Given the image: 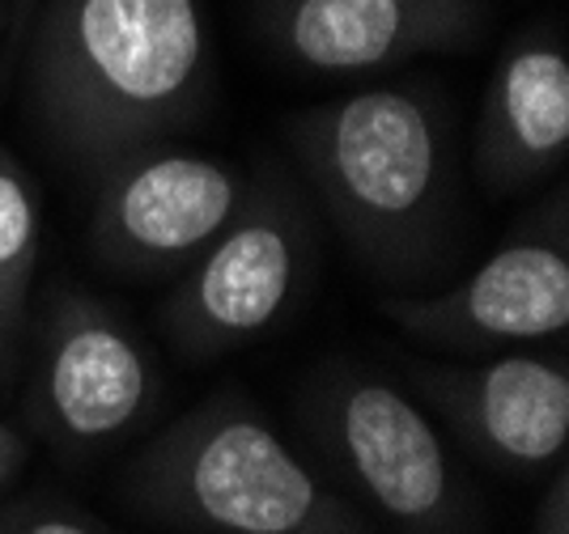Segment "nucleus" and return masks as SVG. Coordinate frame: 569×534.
<instances>
[{
  "label": "nucleus",
  "mask_w": 569,
  "mask_h": 534,
  "mask_svg": "<svg viewBox=\"0 0 569 534\" xmlns=\"http://www.w3.org/2000/svg\"><path fill=\"white\" fill-rule=\"evenodd\" d=\"M22 51L30 115L90 174L191 128L213 69L200 0H43Z\"/></svg>",
  "instance_id": "obj_1"
},
{
  "label": "nucleus",
  "mask_w": 569,
  "mask_h": 534,
  "mask_svg": "<svg viewBox=\"0 0 569 534\" xmlns=\"http://www.w3.org/2000/svg\"><path fill=\"white\" fill-rule=\"evenodd\" d=\"M332 225L379 280L421 276L451 216L447 107L433 85H375L289 123Z\"/></svg>",
  "instance_id": "obj_2"
},
{
  "label": "nucleus",
  "mask_w": 569,
  "mask_h": 534,
  "mask_svg": "<svg viewBox=\"0 0 569 534\" xmlns=\"http://www.w3.org/2000/svg\"><path fill=\"white\" fill-rule=\"evenodd\" d=\"M123 501L183 534H375L234 386L144 445L123 471Z\"/></svg>",
  "instance_id": "obj_3"
},
{
  "label": "nucleus",
  "mask_w": 569,
  "mask_h": 534,
  "mask_svg": "<svg viewBox=\"0 0 569 534\" xmlns=\"http://www.w3.org/2000/svg\"><path fill=\"white\" fill-rule=\"evenodd\" d=\"M298 424L396 534H480V496L433 416L379 370L319 365L298 391Z\"/></svg>",
  "instance_id": "obj_4"
},
{
  "label": "nucleus",
  "mask_w": 569,
  "mask_h": 534,
  "mask_svg": "<svg viewBox=\"0 0 569 534\" xmlns=\"http://www.w3.org/2000/svg\"><path fill=\"white\" fill-rule=\"evenodd\" d=\"M310 216L277 174H251L234 221L191 263L162 305V331L191 361L256 344L293 310L310 276Z\"/></svg>",
  "instance_id": "obj_5"
},
{
  "label": "nucleus",
  "mask_w": 569,
  "mask_h": 534,
  "mask_svg": "<svg viewBox=\"0 0 569 534\" xmlns=\"http://www.w3.org/2000/svg\"><path fill=\"white\" fill-rule=\"evenodd\" d=\"M158 399L144 340L94 293L60 289L48 302L30 377V420L60 454L90 459L119 445Z\"/></svg>",
  "instance_id": "obj_6"
},
{
  "label": "nucleus",
  "mask_w": 569,
  "mask_h": 534,
  "mask_svg": "<svg viewBox=\"0 0 569 534\" xmlns=\"http://www.w3.org/2000/svg\"><path fill=\"white\" fill-rule=\"evenodd\" d=\"M86 242L102 268L128 280L188 272L234 221L251 174L183 149H144L98 174Z\"/></svg>",
  "instance_id": "obj_7"
},
{
  "label": "nucleus",
  "mask_w": 569,
  "mask_h": 534,
  "mask_svg": "<svg viewBox=\"0 0 569 534\" xmlns=\"http://www.w3.org/2000/svg\"><path fill=\"white\" fill-rule=\"evenodd\" d=\"M382 314L408 340L455 356H493L561 340L569 326L566 191L552 212L506 238L472 276L433 298H387Z\"/></svg>",
  "instance_id": "obj_8"
},
{
  "label": "nucleus",
  "mask_w": 569,
  "mask_h": 534,
  "mask_svg": "<svg viewBox=\"0 0 569 534\" xmlns=\"http://www.w3.org/2000/svg\"><path fill=\"white\" fill-rule=\"evenodd\" d=\"M417 391L472 459L510 480H548L569 459L566 352H493L472 365H417Z\"/></svg>",
  "instance_id": "obj_9"
},
{
  "label": "nucleus",
  "mask_w": 569,
  "mask_h": 534,
  "mask_svg": "<svg viewBox=\"0 0 569 534\" xmlns=\"http://www.w3.org/2000/svg\"><path fill=\"white\" fill-rule=\"evenodd\" d=\"M251 18L284 64L361 77L476 47L493 30V0H256Z\"/></svg>",
  "instance_id": "obj_10"
},
{
  "label": "nucleus",
  "mask_w": 569,
  "mask_h": 534,
  "mask_svg": "<svg viewBox=\"0 0 569 534\" xmlns=\"http://www.w3.org/2000/svg\"><path fill=\"white\" fill-rule=\"evenodd\" d=\"M569 158V51L552 30H527L501 47L480 123L476 174L498 195L557 174Z\"/></svg>",
  "instance_id": "obj_11"
},
{
  "label": "nucleus",
  "mask_w": 569,
  "mask_h": 534,
  "mask_svg": "<svg viewBox=\"0 0 569 534\" xmlns=\"http://www.w3.org/2000/svg\"><path fill=\"white\" fill-rule=\"evenodd\" d=\"M43 251V200L26 165L0 144V319L26 323L30 280Z\"/></svg>",
  "instance_id": "obj_12"
},
{
  "label": "nucleus",
  "mask_w": 569,
  "mask_h": 534,
  "mask_svg": "<svg viewBox=\"0 0 569 534\" xmlns=\"http://www.w3.org/2000/svg\"><path fill=\"white\" fill-rule=\"evenodd\" d=\"M0 534H116L77 505L60 501H13L0 505Z\"/></svg>",
  "instance_id": "obj_13"
},
{
  "label": "nucleus",
  "mask_w": 569,
  "mask_h": 534,
  "mask_svg": "<svg viewBox=\"0 0 569 534\" xmlns=\"http://www.w3.org/2000/svg\"><path fill=\"white\" fill-rule=\"evenodd\" d=\"M531 534H569V466L561 463L545 480V501L536 510Z\"/></svg>",
  "instance_id": "obj_14"
},
{
  "label": "nucleus",
  "mask_w": 569,
  "mask_h": 534,
  "mask_svg": "<svg viewBox=\"0 0 569 534\" xmlns=\"http://www.w3.org/2000/svg\"><path fill=\"white\" fill-rule=\"evenodd\" d=\"M26 466V442L22 433H13L4 420H0V488L18 480V471Z\"/></svg>",
  "instance_id": "obj_15"
},
{
  "label": "nucleus",
  "mask_w": 569,
  "mask_h": 534,
  "mask_svg": "<svg viewBox=\"0 0 569 534\" xmlns=\"http://www.w3.org/2000/svg\"><path fill=\"white\" fill-rule=\"evenodd\" d=\"M43 0H9V22H4V39L13 47H22L26 30H30V18H34V9H39Z\"/></svg>",
  "instance_id": "obj_16"
},
{
  "label": "nucleus",
  "mask_w": 569,
  "mask_h": 534,
  "mask_svg": "<svg viewBox=\"0 0 569 534\" xmlns=\"http://www.w3.org/2000/svg\"><path fill=\"white\" fill-rule=\"evenodd\" d=\"M18 331H22V326H9L4 319H0V370H4V356H9V349H13Z\"/></svg>",
  "instance_id": "obj_17"
},
{
  "label": "nucleus",
  "mask_w": 569,
  "mask_h": 534,
  "mask_svg": "<svg viewBox=\"0 0 569 534\" xmlns=\"http://www.w3.org/2000/svg\"><path fill=\"white\" fill-rule=\"evenodd\" d=\"M4 22H9V0H0V39H4Z\"/></svg>",
  "instance_id": "obj_18"
}]
</instances>
